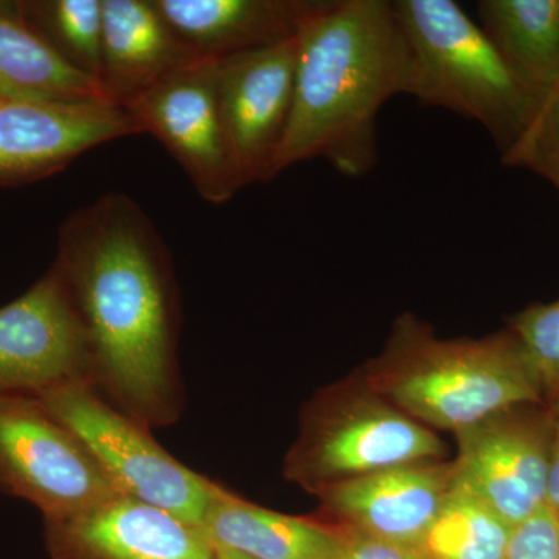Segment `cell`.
<instances>
[{"instance_id":"1","label":"cell","mask_w":559,"mask_h":559,"mask_svg":"<svg viewBox=\"0 0 559 559\" xmlns=\"http://www.w3.org/2000/svg\"><path fill=\"white\" fill-rule=\"evenodd\" d=\"M53 266L83 325L92 388L145 428L178 421L179 289L153 221L128 194H103L61 224Z\"/></svg>"},{"instance_id":"2","label":"cell","mask_w":559,"mask_h":559,"mask_svg":"<svg viewBox=\"0 0 559 559\" xmlns=\"http://www.w3.org/2000/svg\"><path fill=\"white\" fill-rule=\"evenodd\" d=\"M409 57L392 0H322L299 33L296 91L275 176L312 159L373 171L378 116L406 95Z\"/></svg>"},{"instance_id":"3","label":"cell","mask_w":559,"mask_h":559,"mask_svg":"<svg viewBox=\"0 0 559 559\" xmlns=\"http://www.w3.org/2000/svg\"><path fill=\"white\" fill-rule=\"evenodd\" d=\"M371 388L430 430L459 433L499 412L546 404L509 330L443 340L412 312L393 322L384 348L358 370Z\"/></svg>"},{"instance_id":"4","label":"cell","mask_w":559,"mask_h":559,"mask_svg":"<svg viewBox=\"0 0 559 559\" xmlns=\"http://www.w3.org/2000/svg\"><path fill=\"white\" fill-rule=\"evenodd\" d=\"M392 7L409 57L406 95L476 121L503 156L543 97L514 75L454 0H392Z\"/></svg>"},{"instance_id":"5","label":"cell","mask_w":559,"mask_h":559,"mask_svg":"<svg viewBox=\"0 0 559 559\" xmlns=\"http://www.w3.org/2000/svg\"><path fill=\"white\" fill-rule=\"evenodd\" d=\"M447 452L433 430L396 409L356 371L305 404L283 477L318 496L382 471L448 460Z\"/></svg>"},{"instance_id":"6","label":"cell","mask_w":559,"mask_h":559,"mask_svg":"<svg viewBox=\"0 0 559 559\" xmlns=\"http://www.w3.org/2000/svg\"><path fill=\"white\" fill-rule=\"evenodd\" d=\"M38 399L75 433L120 496L200 527L215 480L182 465L153 439L151 429L109 404L87 381L58 385Z\"/></svg>"},{"instance_id":"7","label":"cell","mask_w":559,"mask_h":559,"mask_svg":"<svg viewBox=\"0 0 559 559\" xmlns=\"http://www.w3.org/2000/svg\"><path fill=\"white\" fill-rule=\"evenodd\" d=\"M0 492L62 520L120 496L38 396H0Z\"/></svg>"},{"instance_id":"8","label":"cell","mask_w":559,"mask_h":559,"mask_svg":"<svg viewBox=\"0 0 559 559\" xmlns=\"http://www.w3.org/2000/svg\"><path fill=\"white\" fill-rule=\"evenodd\" d=\"M159 140L202 200L221 205L242 189L218 97V60H197L123 106Z\"/></svg>"},{"instance_id":"9","label":"cell","mask_w":559,"mask_h":559,"mask_svg":"<svg viewBox=\"0 0 559 559\" xmlns=\"http://www.w3.org/2000/svg\"><path fill=\"white\" fill-rule=\"evenodd\" d=\"M455 439V487L487 503L510 527L546 507L551 441L547 404L499 412Z\"/></svg>"},{"instance_id":"10","label":"cell","mask_w":559,"mask_h":559,"mask_svg":"<svg viewBox=\"0 0 559 559\" xmlns=\"http://www.w3.org/2000/svg\"><path fill=\"white\" fill-rule=\"evenodd\" d=\"M79 380L90 382L86 336L51 264L32 288L0 307V396H39Z\"/></svg>"},{"instance_id":"11","label":"cell","mask_w":559,"mask_h":559,"mask_svg":"<svg viewBox=\"0 0 559 559\" xmlns=\"http://www.w3.org/2000/svg\"><path fill=\"white\" fill-rule=\"evenodd\" d=\"M299 36L218 60L224 127L242 186L275 178L293 112Z\"/></svg>"},{"instance_id":"12","label":"cell","mask_w":559,"mask_h":559,"mask_svg":"<svg viewBox=\"0 0 559 559\" xmlns=\"http://www.w3.org/2000/svg\"><path fill=\"white\" fill-rule=\"evenodd\" d=\"M134 134H143L139 121L108 102H0V187L49 178L86 151Z\"/></svg>"},{"instance_id":"13","label":"cell","mask_w":559,"mask_h":559,"mask_svg":"<svg viewBox=\"0 0 559 559\" xmlns=\"http://www.w3.org/2000/svg\"><path fill=\"white\" fill-rule=\"evenodd\" d=\"M454 485L452 460L414 463L320 491L318 520L418 547Z\"/></svg>"},{"instance_id":"14","label":"cell","mask_w":559,"mask_h":559,"mask_svg":"<svg viewBox=\"0 0 559 559\" xmlns=\"http://www.w3.org/2000/svg\"><path fill=\"white\" fill-rule=\"evenodd\" d=\"M44 524L53 559H218L200 528L128 496Z\"/></svg>"},{"instance_id":"15","label":"cell","mask_w":559,"mask_h":559,"mask_svg":"<svg viewBox=\"0 0 559 559\" xmlns=\"http://www.w3.org/2000/svg\"><path fill=\"white\" fill-rule=\"evenodd\" d=\"M200 60H224L299 36L322 0H153Z\"/></svg>"},{"instance_id":"16","label":"cell","mask_w":559,"mask_h":559,"mask_svg":"<svg viewBox=\"0 0 559 559\" xmlns=\"http://www.w3.org/2000/svg\"><path fill=\"white\" fill-rule=\"evenodd\" d=\"M200 60L162 17L153 0H103L100 87L128 105L162 80Z\"/></svg>"},{"instance_id":"17","label":"cell","mask_w":559,"mask_h":559,"mask_svg":"<svg viewBox=\"0 0 559 559\" xmlns=\"http://www.w3.org/2000/svg\"><path fill=\"white\" fill-rule=\"evenodd\" d=\"M198 528L213 547L249 559H344L341 532L333 525L264 509L218 481Z\"/></svg>"},{"instance_id":"18","label":"cell","mask_w":559,"mask_h":559,"mask_svg":"<svg viewBox=\"0 0 559 559\" xmlns=\"http://www.w3.org/2000/svg\"><path fill=\"white\" fill-rule=\"evenodd\" d=\"M80 100L108 102L97 81L33 31L17 2H0V102Z\"/></svg>"},{"instance_id":"19","label":"cell","mask_w":559,"mask_h":559,"mask_svg":"<svg viewBox=\"0 0 559 559\" xmlns=\"http://www.w3.org/2000/svg\"><path fill=\"white\" fill-rule=\"evenodd\" d=\"M477 22L502 60L539 97L559 84V0H480Z\"/></svg>"},{"instance_id":"20","label":"cell","mask_w":559,"mask_h":559,"mask_svg":"<svg viewBox=\"0 0 559 559\" xmlns=\"http://www.w3.org/2000/svg\"><path fill=\"white\" fill-rule=\"evenodd\" d=\"M510 533L487 503L452 485L418 549L428 559H503Z\"/></svg>"},{"instance_id":"21","label":"cell","mask_w":559,"mask_h":559,"mask_svg":"<svg viewBox=\"0 0 559 559\" xmlns=\"http://www.w3.org/2000/svg\"><path fill=\"white\" fill-rule=\"evenodd\" d=\"M17 5L25 22L62 60L98 83L103 0H25Z\"/></svg>"},{"instance_id":"22","label":"cell","mask_w":559,"mask_h":559,"mask_svg":"<svg viewBox=\"0 0 559 559\" xmlns=\"http://www.w3.org/2000/svg\"><path fill=\"white\" fill-rule=\"evenodd\" d=\"M507 330L527 358L547 406L559 403V299L533 304L511 316Z\"/></svg>"},{"instance_id":"23","label":"cell","mask_w":559,"mask_h":559,"mask_svg":"<svg viewBox=\"0 0 559 559\" xmlns=\"http://www.w3.org/2000/svg\"><path fill=\"white\" fill-rule=\"evenodd\" d=\"M500 159L507 167L535 173L559 193V84L540 98L527 128Z\"/></svg>"},{"instance_id":"24","label":"cell","mask_w":559,"mask_h":559,"mask_svg":"<svg viewBox=\"0 0 559 559\" xmlns=\"http://www.w3.org/2000/svg\"><path fill=\"white\" fill-rule=\"evenodd\" d=\"M503 559H559V518L544 507L511 527Z\"/></svg>"},{"instance_id":"25","label":"cell","mask_w":559,"mask_h":559,"mask_svg":"<svg viewBox=\"0 0 559 559\" xmlns=\"http://www.w3.org/2000/svg\"><path fill=\"white\" fill-rule=\"evenodd\" d=\"M336 528L344 543V559H428L418 547L373 538L355 530Z\"/></svg>"},{"instance_id":"26","label":"cell","mask_w":559,"mask_h":559,"mask_svg":"<svg viewBox=\"0 0 559 559\" xmlns=\"http://www.w3.org/2000/svg\"><path fill=\"white\" fill-rule=\"evenodd\" d=\"M551 441L547 471L546 506L559 518V403L550 404Z\"/></svg>"},{"instance_id":"27","label":"cell","mask_w":559,"mask_h":559,"mask_svg":"<svg viewBox=\"0 0 559 559\" xmlns=\"http://www.w3.org/2000/svg\"><path fill=\"white\" fill-rule=\"evenodd\" d=\"M216 550V557L218 559H249L246 557H242V555L235 554V551L226 550V549H218V547H215Z\"/></svg>"}]
</instances>
